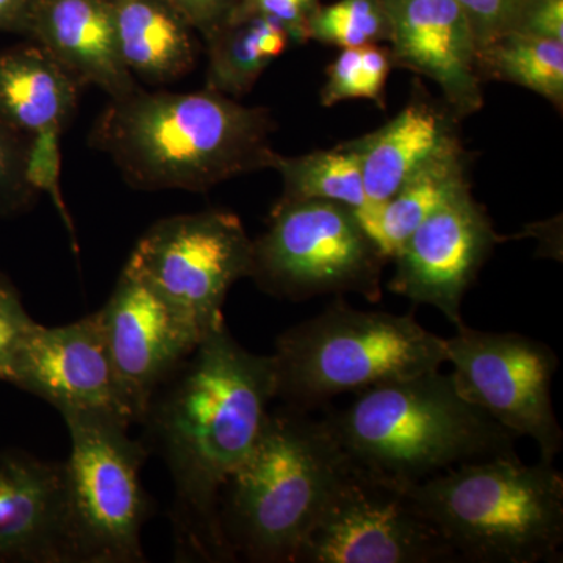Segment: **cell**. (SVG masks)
I'll use <instances>...</instances> for the list:
<instances>
[{"instance_id": "obj_29", "label": "cell", "mask_w": 563, "mask_h": 563, "mask_svg": "<svg viewBox=\"0 0 563 563\" xmlns=\"http://www.w3.org/2000/svg\"><path fill=\"white\" fill-rule=\"evenodd\" d=\"M35 325L20 291L5 274L0 273V383H5L14 352Z\"/></svg>"}, {"instance_id": "obj_20", "label": "cell", "mask_w": 563, "mask_h": 563, "mask_svg": "<svg viewBox=\"0 0 563 563\" xmlns=\"http://www.w3.org/2000/svg\"><path fill=\"white\" fill-rule=\"evenodd\" d=\"M118 49L133 77L172 84L198 62V32L165 0H109Z\"/></svg>"}, {"instance_id": "obj_18", "label": "cell", "mask_w": 563, "mask_h": 563, "mask_svg": "<svg viewBox=\"0 0 563 563\" xmlns=\"http://www.w3.org/2000/svg\"><path fill=\"white\" fill-rule=\"evenodd\" d=\"M27 38L81 87L96 85L111 99L140 88L118 49L109 0H36Z\"/></svg>"}, {"instance_id": "obj_19", "label": "cell", "mask_w": 563, "mask_h": 563, "mask_svg": "<svg viewBox=\"0 0 563 563\" xmlns=\"http://www.w3.org/2000/svg\"><path fill=\"white\" fill-rule=\"evenodd\" d=\"M80 90V81L36 43L0 52V118L25 139L65 131Z\"/></svg>"}, {"instance_id": "obj_11", "label": "cell", "mask_w": 563, "mask_h": 563, "mask_svg": "<svg viewBox=\"0 0 563 563\" xmlns=\"http://www.w3.org/2000/svg\"><path fill=\"white\" fill-rule=\"evenodd\" d=\"M128 265L207 333L224 322L233 285L251 277L252 240L231 211L177 214L144 232Z\"/></svg>"}, {"instance_id": "obj_26", "label": "cell", "mask_w": 563, "mask_h": 563, "mask_svg": "<svg viewBox=\"0 0 563 563\" xmlns=\"http://www.w3.org/2000/svg\"><path fill=\"white\" fill-rule=\"evenodd\" d=\"M390 18L384 0H339L321 5L310 21L309 41L350 49L388 43Z\"/></svg>"}, {"instance_id": "obj_8", "label": "cell", "mask_w": 563, "mask_h": 563, "mask_svg": "<svg viewBox=\"0 0 563 563\" xmlns=\"http://www.w3.org/2000/svg\"><path fill=\"white\" fill-rule=\"evenodd\" d=\"M387 262L350 207L277 201L268 229L252 240L251 279L287 301L355 292L379 302Z\"/></svg>"}, {"instance_id": "obj_22", "label": "cell", "mask_w": 563, "mask_h": 563, "mask_svg": "<svg viewBox=\"0 0 563 563\" xmlns=\"http://www.w3.org/2000/svg\"><path fill=\"white\" fill-rule=\"evenodd\" d=\"M290 43V36L277 22L261 14L236 11L203 41L209 58L207 90L242 98Z\"/></svg>"}, {"instance_id": "obj_23", "label": "cell", "mask_w": 563, "mask_h": 563, "mask_svg": "<svg viewBox=\"0 0 563 563\" xmlns=\"http://www.w3.org/2000/svg\"><path fill=\"white\" fill-rule=\"evenodd\" d=\"M273 169L282 177V202L328 201L350 207L355 213L366 209L362 162L346 141L333 150L287 157L276 152Z\"/></svg>"}, {"instance_id": "obj_4", "label": "cell", "mask_w": 563, "mask_h": 563, "mask_svg": "<svg viewBox=\"0 0 563 563\" xmlns=\"http://www.w3.org/2000/svg\"><path fill=\"white\" fill-rule=\"evenodd\" d=\"M324 418L352 463L404 484L517 454L518 437L466 401L442 369L374 385Z\"/></svg>"}, {"instance_id": "obj_34", "label": "cell", "mask_w": 563, "mask_h": 563, "mask_svg": "<svg viewBox=\"0 0 563 563\" xmlns=\"http://www.w3.org/2000/svg\"><path fill=\"white\" fill-rule=\"evenodd\" d=\"M36 0H0V32L27 36Z\"/></svg>"}, {"instance_id": "obj_30", "label": "cell", "mask_w": 563, "mask_h": 563, "mask_svg": "<svg viewBox=\"0 0 563 563\" xmlns=\"http://www.w3.org/2000/svg\"><path fill=\"white\" fill-rule=\"evenodd\" d=\"M466 14L477 51L512 31L525 0H455Z\"/></svg>"}, {"instance_id": "obj_7", "label": "cell", "mask_w": 563, "mask_h": 563, "mask_svg": "<svg viewBox=\"0 0 563 563\" xmlns=\"http://www.w3.org/2000/svg\"><path fill=\"white\" fill-rule=\"evenodd\" d=\"M63 420L70 439L63 462L68 563L146 562L143 529L152 501L141 472L150 451L113 418L74 413Z\"/></svg>"}, {"instance_id": "obj_10", "label": "cell", "mask_w": 563, "mask_h": 563, "mask_svg": "<svg viewBox=\"0 0 563 563\" xmlns=\"http://www.w3.org/2000/svg\"><path fill=\"white\" fill-rule=\"evenodd\" d=\"M444 346L463 398L515 437L533 440L540 461L554 463L563 444L551 399L555 352L521 333L477 331L465 322Z\"/></svg>"}, {"instance_id": "obj_5", "label": "cell", "mask_w": 563, "mask_h": 563, "mask_svg": "<svg viewBox=\"0 0 563 563\" xmlns=\"http://www.w3.org/2000/svg\"><path fill=\"white\" fill-rule=\"evenodd\" d=\"M407 485L457 562H562L563 476L554 463L499 455Z\"/></svg>"}, {"instance_id": "obj_28", "label": "cell", "mask_w": 563, "mask_h": 563, "mask_svg": "<svg viewBox=\"0 0 563 563\" xmlns=\"http://www.w3.org/2000/svg\"><path fill=\"white\" fill-rule=\"evenodd\" d=\"M29 139L0 118V218L16 217L35 202L36 192L25 180Z\"/></svg>"}, {"instance_id": "obj_14", "label": "cell", "mask_w": 563, "mask_h": 563, "mask_svg": "<svg viewBox=\"0 0 563 563\" xmlns=\"http://www.w3.org/2000/svg\"><path fill=\"white\" fill-rule=\"evenodd\" d=\"M5 384L51 404L62 417L101 415L133 426L98 312L57 328L36 322L11 358Z\"/></svg>"}, {"instance_id": "obj_2", "label": "cell", "mask_w": 563, "mask_h": 563, "mask_svg": "<svg viewBox=\"0 0 563 563\" xmlns=\"http://www.w3.org/2000/svg\"><path fill=\"white\" fill-rule=\"evenodd\" d=\"M272 113L221 95L151 92L111 99L90 135L131 187L207 192L233 177L272 168Z\"/></svg>"}, {"instance_id": "obj_32", "label": "cell", "mask_w": 563, "mask_h": 563, "mask_svg": "<svg viewBox=\"0 0 563 563\" xmlns=\"http://www.w3.org/2000/svg\"><path fill=\"white\" fill-rule=\"evenodd\" d=\"M510 32L563 43V0H525Z\"/></svg>"}, {"instance_id": "obj_21", "label": "cell", "mask_w": 563, "mask_h": 563, "mask_svg": "<svg viewBox=\"0 0 563 563\" xmlns=\"http://www.w3.org/2000/svg\"><path fill=\"white\" fill-rule=\"evenodd\" d=\"M470 184V152L455 140L424 163L365 225V231L391 261L410 233Z\"/></svg>"}, {"instance_id": "obj_15", "label": "cell", "mask_w": 563, "mask_h": 563, "mask_svg": "<svg viewBox=\"0 0 563 563\" xmlns=\"http://www.w3.org/2000/svg\"><path fill=\"white\" fill-rule=\"evenodd\" d=\"M393 65L435 81L455 117L484 107L472 25L455 0H384Z\"/></svg>"}, {"instance_id": "obj_24", "label": "cell", "mask_w": 563, "mask_h": 563, "mask_svg": "<svg viewBox=\"0 0 563 563\" xmlns=\"http://www.w3.org/2000/svg\"><path fill=\"white\" fill-rule=\"evenodd\" d=\"M477 73L484 80H501L542 96L563 109V43L510 32L481 47Z\"/></svg>"}, {"instance_id": "obj_17", "label": "cell", "mask_w": 563, "mask_h": 563, "mask_svg": "<svg viewBox=\"0 0 563 563\" xmlns=\"http://www.w3.org/2000/svg\"><path fill=\"white\" fill-rule=\"evenodd\" d=\"M459 135V118L444 102L426 95L420 84L409 103L377 131L346 141L362 162L366 209L358 211L363 228L376 211Z\"/></svg>"}, {"instance_id": "obj_12", "label": "cell", "mask_w": 563, "mask_h": 563, "mask_svg": "<svg viewBox=\"0 0 563 563\" xmlns=\"http://www.w3.org/2000/svg\"><path fill=\"white\" fill-rule=\"evenodd\" d=\"M98 314L122 398L133 424H140L152 396L190 357L206 332L128 263Z\"/></svg>"}, {"instance_id": "obj_16", "label": "cell", "mask_w": 563, "mask_h": 563, "mask_svg": "<svg viewBox=\"0 0 563 563\" xmlns=\"http://www.w3.org/2000/svg\"><path fill=\"white\" fill-rule=\"evenodd\" d=\"M0 563H68L63 463L0 453Z\"/></svg>"}, {"instance_id": "obj_27", "label": "cell", "mask_w": 563, "mask_h": 563, "mask_svg": "<svg viewBox=\"0 0 563 563\" xmlns=\"http://www.w3.org/2000/svg\"><path fill=\"white\" fill-rule=\"evenodd\" d=\"M62 131H44L29 139L27 152H25L24 174L25 180L36 192H47L57 207L63 222L68 228L70 243L74 251H79L77 246L76 232H74L73 220L65 199H63L60 188L62 169Z\"/></svg>"}, {"instance_id": "obj_1", "label": "cell", "mask_w": 563, "mask_h": 563, "mask_svg": "<svg viewBox=\"0 0 563 563\" xmlns=\"http://www.w3.org/2000/svg\"><path fill=\"white\" fill-rule=\"evenodd\" d=\"M273 399L272 355L247 351L225 322L152 396L141 442L172 477L177 561H235L222 536L221 493L257 442Z\"/></svg>"}, {"instance_id": "obj_33", "label": "cell", "mask_w": 563, "mask_h": 563, "mask_svg": "<svg viewBox=\"0 0 563 563\" xmlns=\"http://www.w3.org/2000/svg\"><path fill=\"white\" fill-rule=\"evenodd\" d=\"M179 11L203 41L225 24L242 5V0H165Z\"/></svg>"}, {"instance_id": "obj_13", "label": "cell", "mask_w": 563, "mask_h": 563, "mask_svg": "<svg viewBox=\"0 0 563 563\" xmlns=\"http://www.w3.org/2000/svg\"><path fill=\"white\" fill-rule=\"evenodd\" d=\"M503 236L472 187L444 202L418 225L396 252L388 290L431 306L455 328L463 324L462 301Z\"/></svg>"}, {"instance_id": "obj_6", "label": "cell", "mask_w": 563, "mask_h": 563, "mask_svg": "<svg viewBox=\"0 0 563 563\" xmlns=\"http://www.w3.org/2000/svg\"><path fill=\"white\" fill-rule=\"evenodd\" d=\"M272 357L276 398L309 412L343 393L442 369L446 346L413 313L358 310L339 296L282 332Z\"/></svg>"}, {"instance_id": "obj_9", "label": "cell", "mask_w": 563, "mask_h": 563, "mask_svg": "<svg viewBox=\"0 0 563 563\" xmlns=\"http://www.w3.org/2000/svg\"><path fill=\"white\" fill-rule=\"evenodd\" d=\"M453 550L409 485L350 462L295 563H448Z\"/></svg>"}, {"instance_id": "obj_3", "label": "cell", "mask_w": 563, "mask_h": 563, "mask_svg": "<svg viewBox=\"0 0 563 563\" xmlns=\"http://www.w3.org/2000/svg\"><path fill=\"white\" fill-rule=\"evenodd\" d=\"M325 418L285 406L222 488V536L233 559L295 563L333 488L350 466Z\"/></svg>"}, {"instance_id": "obj_31", "label": "cell", "mask_w": 563, "mask_h": 563, "mask_svg": "<svg viewBox=\"0 0 563 563\" xmlns=\"http://www.w3.org/2000/svg\"><path fill=\"white\" fill-rule=\"evenodd\" d=\"M322 5L321 0H242L236 11L268 18L284 29L291 43H309L310 21Z\"/></svg>"}, {"instance_id": "obj_25", "label": "cell", "mask_w": 563, "mask_h": 563, "mask_svg": "<svg viewBox=\"0 0 563 563\" xmlns=\"http://www.w3.org/2000/svg\"><path fill=\"white\" fill-rule=\"evenodd\" d=\"M393 66L390 49L380 44L342 49L325 69L321 106L366 99L385 109V87Z\"/></svg>"}]
</instances>
